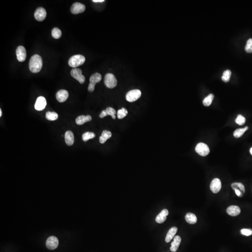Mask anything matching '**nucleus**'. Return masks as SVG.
<instances>
[{"instance_id": "obj_32", "label": "nucleus", "mask_w": 252, "mask_h": 252, "mask_svg": "<svg viewBox=\"0 0 252 252\" xmlns=\"http://www.w3.org/2000/svg\"><path fill=\"white\" fill-rule=\"evenodd\" d=\"M235 122L237 124L240 126L244 125L245 123V118L241 114H239L237 116V118L235 119Z\"/></svg>"}, {"instance_id": "obj_3", "label": "nucleus", "mask_w": 252, "mask_h": 252, "mask_svg": "<svg viewBox=\"0 0 252 252\" xmlns=\"http://www.w3.org/2000/svg\"><path fill=\"white\" fill-rule=\"evenodd\" d=\"M104 83L107 87L112 89L117 86V80L114 75L109 73L106 74L105 76Z\"/></svg>"}, {"instance_id": "obj_34", "label": "nucleus", "mask_w": 252, "mask_h": 252, "mask_svg": "<svg viewBox=\"0 0 252 252\" xmlns=\"http://www.w3.org/2000/svg\"><path fill=\"white\" fill-rule=\"evenodd\" d=\"M240 232L242 235L248 236L252 235V230L251 229H243L241 230Z\"/></svg>"}, {"instance_id": "obj_26", "label": "nucleus", "mask_w": 252, "mask_h": 252, "mask_svg": "<svg viewBox=\"0 0 252 252\" xmlns=\"http://www.w3.org/2000/svg\"><path fill=\"white\" fill-rule=\"evenodd\" d=\"M45 116H46V118L48 120L50 121H55L58 119V117L57 113L54 112H50V111L46 113Z\"/></svg>"}, {"instance_id": "obj_19", "label": "nucleus", "mask_w": 252, "mask_h": 252, "mask_svg": "<svg viewBox=\"0 0 252 252\" xmlns=\"http://www.w3.org/2000/svg\"><path fill=\"white\" fill-rule=\"evenodd\" d=\"M65 141L68 146H71L74 144V137L72 132L67 131L65 133Z\"/></svg>"}, {"instance_id": "obj_2", "label": "nucleus", "mask_w": 252, "mask_h": 252, "mask_svg": "<svg viewBox=\"0 0 252 252\" xmlns=\"http://www.w3.org/2000/svg\"><path fill=\"white\" fill-rule=\"evenodd\" d=\"M86 61V58L82 55H76L72 56L69 59L68 64L72 68H76L82 65Z\"/></svg>"}, {"instance_id": "obj_27", "label": "nucleus", "mask_w": 252, "mask_h": 252, "mask_svg": "<svg viewBox=\"0 0 252 252\" xmlns=\"http://www.w3.org/2000/svg\"><path fill=\"white\" fill-rule=\"evenodd\" d=\"M214 98L213 94H210L203 100V103L205 106H209L211 105Z\"/></svg>"}, {"instance_id": "obj_20", "label": "nucleus", "mask_w": 252, "mask_h": 252, "mask_svg": "<svg viewBox=\"0 0 252 252\" xmlns=\"http://www.w3.org/2000/svg\"><path fill=\"white\" fill-rule=\"evenodd\" d=\"M181 241V238L179 236H176L174 238V240L171 243V247L170 249L172 252H175L178 248Z\"/></svg>"}, {"instance_id": "obj_7", "label": "nucleus", "mask_w": 252, "mask_h": 252, "mask_svg": "<svg viewBox=\"0 0 252 252\" xmlns=\"http://www.w3.org/2000/svg\"><path fill=\"white\" fill-rule=\"evenodd\" d=\"M82 73V71L79 68H74L71 71V76L78 80L80 84H83L85 82V77L83 75Z\"/></svg>"}, {"instance_id": "obj_8", "label": "nucleus", "mask_w": 252, "mask_h": 252, "mask_svg": "<svg viewBox=\"0 0 252 252\" xmlns=\"http://www.w3.org/2000/svg\"><path fill=\"white\" fill-rule=\"evenodd\" d=\"M58 244L59 241L58 239L53 236L49 237L46 240V247L50 250H54L57 248Z\"/></svg>"}, {"instance_id": "obj_28", "label": "nucleus", "mask_w": 252, "mask_h": 252, "mask_svg": "<svg viewBox=\"0 0 252 252\" xmlns=\"http://www.w3.org/2000/svg\"><path fill=\"white\" fill-rule=\"evenodd\" d=\"M95 134L93 132H87L86 133H84L82 135V140L83 141H87L90 139H93L95 137Z\"/></svg>"}, {"instance_id": "obj_35", "label": "nucleus", "mask_w": 252, "mask_h": 252, "mask_svg": "<svg viewBox=\"0 0 252 252\" xmlns=\"http://www.w3.org/2000/svg\"><path fill=\"white\" fill-rule=\"evenodd\" d=\"M92 1L94 2H103L105 1L104 0H92Z\"/></svg>"}, {"instance_id": "obj_10", "label": "nucleus", "mask_w": 252, "mask_h": 252, "mask_svg": "<svg viewBox=\"0 0 252 252\" xmlns=\"http://www.w3.org/2000/svg\"><path fill=\"white\" fill-rule=\"evenodd\" d=\"M47 15L46 10L42 7H39L36 10L34 17L39 22L44 21Z\"/></svg>"}, {"instance_id": "obj_6", "label": "nucleus", "mask_w": 252, "mask_h": 252, "mask_svg": "<svg viewBox=\"0 0 252 252\" xmlns=\"http://www.w3.org/2000/svg\"><path fill=\"white\" fill-rule=\"evenodd\" d=\"M195 151L200 156L205 157L208 155L210 153V149L208 146L206 144L200 143L197 145L195 148Z\"/></svg>"}, {"instance_id": "obj_12", "label": "nucleus", "mask_w": 252, "mask_h": 252, "mask_svg": "<svg viewBox=\"0 0 252 252\" xmlns=\"http://www.w3.org/2000/svg\"><path fill=\"white\" fill-rule=\"evenodd\" d=\"M221 188V183L218 178L214 179L210 184V189L213 193H217L220 191Z\"/></svg>"}, {"instance_id": "obj_37", "label": "nucleus", "mask_w": 252, "mask_h": 252, "mask_svg": "<svg viewBox=\"0 0 252 252\" xmlns=\"http://www.w3.org/2000/svg\"><path fill=\"white\" fill-rule=\"evenodd\" d=\"M250 153L251 154V155H252V147L250 149Z\"/></svg>"}, {"instance_id": "obj_4", "label": "nucleus", "mask_w": 252, "mask_h": 252, "mask_svg": "<svg viewBox=\"0 0 252 252\" xmlns=\"http://www.w3.org/2000/svg\"><path fill=\"white\" fill-rule=\"evenodd\" d=\"M102 79V76L99 73H95L91 76L90 78V84L88 87V90L90 92H93L95 89V86L97 83L100 82Z\"/></svg>"}, {"instance_id": "obj_33", "label": "nucleus", "mask_w": 252, "mask_h": 252, "mask_svg": "<svg viewBox=\"0 0 252 252\" xmlns=\"http://www.w3.org/2000/svg\"><path fill=\"white\" fill-rule=\"evenodd\" d=\"M245 49L247 52L252 53V39L248 40Z\"/></svg>"}, {"instance_id": "obj_23", "label": "nucleus", "mask_w": 252, "mask_h": 252, "mask_svg": "<svg viewBox=\"0 0 252 252\" xmlns=\"http://www.w3.org/2000/svg\"><path fill=\"white\" fill-rule=\"evenodd\" d=\"M185 220L190 224H194L197 221V218L194 214L189 213L186 214L185 217Z\"/></svg>"}, {"instance_id": "obj_30", "label": "nucleus", "mask_w": 252, "mask_h": 252, "mask_svg": "<svg viewBox=\"0 0 252 252\" xmlns=\"http://www.w3.org/2000/svg\"><path fill=\"white\" fill-rule=\"evenodd\" d=\"M128 114V112L127 109L124 108H122L121 109L119 110L117 112V117L119 119H122L125 117Z\"/></svg>"}, {"instance_id": "obj_16", "label": "nucleus", "mask_w": 252, "mask_h": 252, "mask_svg": "<svg viewBox=\"0 0 252 252\" xmlns=\"http://www.w3.org/2000/svg\"><path fill=\"white\" fill-rule=\"evenodd\" d=\"M169 214L168 210L163 209L156 217V221L158 223L161 224L166 220L167 216Z\"/></svg>"}, {"instance_id": "obj_21", "label": "nucleus", "mask_w": 252, "mask_h": 252, "mask_svg": "<svg viewBox=\"0 0 252 252\" xmlns=\"http://www.w3.org/2000/svg\"><path fill=\"white\" fill-rule=\"evenodd\" d=\"M178 230V228L176 227H173L169 230L165 238V241L167 243H169L172 240L177 232Z\"/></svg>"}, {"instance_id": "obj_14", "label": "nucleus", "mask_w": 252, "mask_h": 252, "mask_svg": "<svg viewBox=\"0 0 252 252\" xmlns=\"http://www.w3.org/2000/svg\"><path fill=\"white\" fill-rule=\"evenodd\" d=\"M69 96V93L66 90H61L58 91L56 93V99L58 102H62L66 101L68 99Z\"/></svg>"}, {"instance_id": "obj_15", "label": "nucleus", "mask_w": 252, "mask_h": 252, "mask_svg": "<svg viewBox=\"0 0 252 252\" xmlns=\"http://www.w3.org/2000/svg\"><path fill=\"white\" fill-rule=\"evenodd\" d=\"M115 114H116L115 110L113 108H111V107H109L106 109L103 110L99 116L101 118H103L106 116L110 115V116H112V118L113 119H116Z\"/></svg>"}, {"instance_id": "obj_24", "label": "nucleus", "mask_w": 252, "mask_h": 252, "mask_svg": "<svg viewBox=\"0 0 252 252\" xmlns=\"http://www.w3.org/2000/svg\"><path fill=\"white\" fill-rule=\"evenodd\" d=\"M232 188L234 190H238L241 192L242 194L244 195L245 192V189L244 186L242 184L240 183H232L231 185Z\"/></svg>"}, {"instance_id": "obj_13", "label": "nucleus", "mask_w": 252, "mask_h": 252, "mask_svg": "<svg viewBox=\"0 0 252 252\" xmlns=\"http://www.w3.org/2000/svg\"><path fill=\"white\" fill-rule=\"evenodd\" d=\"M47 102L45 98L43 96L39 97L36 100L35 105V109L37 111H42L45 109Z\"/></svg>"}, {"instance_id": "obj_1", "label": "nucleus", "mask_w": 252, "mask_h": 252, "mask_svg": "<svg viewBox=\"0 0 252 252\" xmlns=\"http://www.w3.org/2000/svg\"><path fill=\"white\" fill-rule=\"evenodd\" d=\"M43 66L42 58L39 55L35 54L31 57L29 61V68L31 72L34 74L40 71Z\"/></svg>"}, {"instance_id": "obj_31", "label": "nucleus", "mask_w": 252, "mask_h": 252, "mask_svg": "<svg viewBox=\"0 0 252 252\" xmlns=\"http://www.w3.org/2000/svg\"><path fill=\"white\" fill-rule=\"evenodd\" d=\"M231 74V71L229 70H227L225 71H224L223 76H222V79L223 81L224 82H228L230 80V79Z\"/></svg>"}, {"instance_id": "obj_18", "label": "nucleus", "mask_w": 252, "mask_h": 252, "mask_svg": "<svg viewBox=\"0 0 252 252\" xmlns=\"http://www.w3.org/2000/svg\"><path fill=\"white\" fill-rule=\"evenodd\" d=\"M92 118L90 115H87V116L80 115L76 119V123L77 125H82L87 122L92 121Z\"/></svg>"}, {"instance_id": "obj_29", "label": "nucleus", "mask_w": 252, "mask_h": 252, "mask_svg": "<svg viewBox=\"0 0 252 252\" xmlns=\"http://www.w3.org/2000/svg\"><path fill=\"white\" fill-rule=\"evenodd\" d=\"M52 36L55 39H59L62 36V32L58 28H54L52 31Z\"/></svg>"}, {"instance_id": "obj_17", "label": "nucleus", "mask_w": 252, "mask_h": 252, "mask_svg": "<svg viewBox=\"0 0 252 252\" xmlns=\"http://www.w3.org/2000/svg\"><path fill=\"white\" fill-rule=\"evenodd\" d=\"M227 213L232 216H236L240 214V207L236 205H231L227 208Z\"/></svg>"}, {"instance_id": "obj_22", "label": "nucleus", "mask_w": 252, "mask_h": 252, "mask_svg": "<svg viewBox=\"0 0 252 252\" xmlns=\"http://www.w3.org/2000/svg\"><path fill=\"white\" fill-rule=\"evenodd\" d=\"M112 136V133L109 131L104 130L102 132V135L100 137V142L101 143L103 144L105 143L109 139L111 138Z\"/></svg>"}, {"instance_id": "obj_25", "label": "nucleus", "mask_w": 252, "mask_h": 252, "mask_svg": "<svg viewBox=\"0 0 252 252\" xmlns=\"http://www.w3.org/2000/svg\"><path fill=\"white\" fill-rule=\"evenodd\" d=\"M248 129V127H245L243 128H239L236 130L234 133V137L235 138H240L242 136L246 131Z\"/></svg>"}, {"instance_id": "obj_9", "label": "nucleus", "mask_w": 252, "mask_h": 252, "mask_svg": "<svg viewBox=\"0 0 252 252\" xmlns=\"http://www.w3.org/2000/svg\"><path fill=\"white\" fill-rule=\"evenodd\" d=\"M86 10V6L80 2H75L71 8V12L73 14L82 13Z\"/></svg>"}, {"instance_id": "obj_5", "label": "nucleus", "mask_w": 252, "mask_h": 252, "mask_svg": "<svg viewBox=\"0 0 252 252\" xmlns=\"http://www.w3.org/2000/svg\"><path fill=\"white\" fill-rule=\"evenodd\" d=\"M141 92L140 90L134 89L129 91L126 95V100L130 102H133L137 101L141 96Z\"/></svg>"}, {"instance_id": "obj_36", "label": "nucleus", "mask_w": 252, "mask_h": 252, "mask_svg": "<svg viewBox=\"0 0 252 252\" xmlns=\"http://www.w3.org/2000/svg\"><path fill=\"white\" fill-rule=\"evenodd\" d=\"M2 110H1V109H0V117H1V116H2Z\"/></svg>"}, {"instance_id": "obj_11", "label": "nucleus", "mask_w": 252, "mask_h": 252, "mask_svg": "<svg viewBox=\"0 0 252 252\" xmlns=\"http://www.w3.org/2000/svg\"><path fill=\"white\" fill-rule=\"evenodd\" d=\"M16 55L17 58L19 62H24L26 58V50L23 46H19L16 50Z\"/></svg>"}]
</instances>
